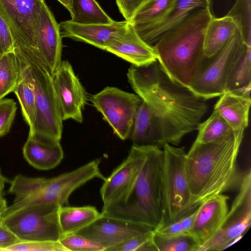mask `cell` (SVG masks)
<instances>
[{
    "label": "cell",
    "mask_w": 251,
    "mask_h": 251,
    "mask_svg": "<svg viewBox=\"0 0 251 251\" xmlns=\"http://www.w3.org/2000/svg\"><path fill=\"white\" fill-rule=\"evenodd\" d=\"M245 45L240 26L217 53L205 58L189 89L205 100L221 96L225 91L231 69Z\"/></svg>",
    "instance_id": "7"
},
{
    "label": "cell",
    "mask_w": 251,
    "mask_h": 251,
    "mask_svg": "<svg viewBox=\"0 0 251 251\" xmlns=\"http://www.w3.org/2000/svg\"><path fill=\"white\" fill-rule=\"evenodd\" d=\"M22 74V77L13 92L18 99L23 116L29 127L30 132L33 129L36 117L35 96L31 82Z\"/></svg>",
    "instance_id": "29"
},
{
    "label": "cell",
    "mask_w": 251,
    "mask_h": 251,
    "mask_svg": "<svg viewBox=\"0 0 251 251\" xmlns=\"http://www.w3.org/2000/svg\"><path fill=\"white\" fill-rule=\"evenodd\" d=\"M143 0H116L120 12L129 22Z\"/></svg>",
    "instance_id": "39"
},
{
    "label": "cell",
    "mask_w": 251,
    "mask_h": 251,
    "mask_svg": "<svg viewBox=\"0 0 251 251\" xmlns=\"http://www.w3.org/2000/svg\"><path fill=\"white\" fill-rule=\"evenodd\" d=\"M20 241L18 237L1 222L0 224V251H5L7 248Z\"/></svg>",
    "instance_id": "40"
},
{
    "label": "cell",
    "mask_w": 251,
    "mask_h": 251,
    "mask_svg": "<svg viewBox=\"0 0 251 251\" xmlns=\"http://www.w3.org/2000/svg\"><path fill=\"white\" fill-rule=\"evenodd\" d=\"M226 15L239 22L245 45L251 46V0H236Z\"/></svg>",
    "instance_id": "32"
},
{
    "label": "cell",
    "mask_w": 251,
    "mask_h": 251,
    "mask_svg": "<svg viewBox=\"0 0 251 251\" xmlns=\"http://www.w3.org/2000/svg\"><path fill=\"white\" fill-rule=\"evenodd\" d=\"M22 74L34 90L36 117L28 136L43 141H60L63 131L61 118L54 88L52 74L37 49L29 46L15 47Z\"/></svg>",
    "instance_id": "5"
},
{
    "label": "cell",
    "mask_w": 251,
    "mask_h": 251,
    "mask_svg": "<svg viewBox=\"0 0 251 251\" xmlns=\"http://www.w3.org/2000/svg\"><path fill=\"white\" fill-rule=\"evenodd\" d=\"M5 251H68L60 241H27L19 242Z\"/></svg>",
    "instance_id": "36"
},
{
    "label": "cell",
    "mask_w": 251,
    "mask_h": 251,
    "mask_svg": "<svg viewBox=\"0 0 251 251\" xmlns=\"http://www.w3.org/2000/svg\"><path fill=\"white\" fill-rule=\"evenodd\" d=\"M248 87H251V46L245 45L231 69L225 91Z\"/></svg>",
    "instance_id": "28"
},
{
    "label": "cell",
    "mask_w": 251,
    "mask_h": 251,
    "mask_svg": "<svg viewBox=\"0 0 251 251\" xmlns=\"http://www.w3.org/2000/svg\"><path fill=\"white\" fill-rule=\"evenodd\" d=\"M90 101L121 139L129 138L137 110L142 101L137 94L107 86L93 95Z\"/></svg>",
    "instance_id": "9"
},
{
    "label": "cell",
    "mask_w": 251,
    "mask_h": 251,
    "mask_svg": "<svg viewBox=\"0 0 251 251\" xmlns=\"http://www.w3.org/2000/svg\"><path fill=\"white\" fill-rule=\"evenodd\" d=\"M73 15L70 20L80 24H110L113 20L95 0H72Z\"/></svg>",
    "instance_id": "27"
},
{
    "label": "cell",
    "mask_w": 251,
    "mask_h": 251,
    "mask_svg": "<svg viewBox=\"0 0 251 251\" xmlns=\"http://www.w3.org/2000/svg\"><path fill=\"white\" fill-rule=\"evenodd\" d=\"M154 229L146 225L102 214L76 233L101 245L104 251L131 237Z\"/></svg>",
    "instance_id": "12"
},
{
    "label": "cell",
    "mask_w": 251,
    "mask_h": 251,
    "mask_svg": "<svg viewBox=\"0 0 251 251\" xmlns=\"http://www.w3.org/2000/svg\"><path fill=\"white\" fill-rule=\"evenodd\" d=\"M163 148V214L161 226L189 215L199 206L195 207L191 202L185 171V148L166 144Z\"/></svg>",
    "instance_id": "6"
},
{
    "label": "cell",
    "mask_w": 251,
    "mask_h": 251,
    "mask_svg": "<svg viewBox=\"0 0 251 251\" xmlns=\"http://www.w3.org/2000/svg\"><path fill=\"white\" fill-rule=\"evenodd\" d=\"M14 42L10 29L0 16V57L4 54L13 51Z\"/></svg>",
    "instance_id": "38"
},
{
    "label": "cell",
    "mask_w": 251,
    "mask_h": 251,
    "mask_svg": "<svg viewBox=\"0 0 251 251\" xmlns=\"http://www.w3.org/2000/svg\"><path fill=\"white\" fill-rule=\"evenodd\" d=\"M44 0H0V16L8 25L14 48H37L36 26Z\"/></svg>",
    "instance_id": "10"
},
{
    "label": "cell",
    "mask_w": 251,
    "mask_h": 251,
    "mask_svg": "<svg viewBox=\"0 0 251 251\" xmlns=\"http://www.w3.org/2000/svg\"><path fill=\"white\" fill-rule=\"evenodd\" d=\"M17 109L14 100L3 98L0 100V137L10 130Z\"/></svg>",
    "instance_id": "37"
},
{
    "label": "cell",
    "mask_w": 251,
    "mask_h": 251,
    "mask_svg": "<svg viewBox=\"0 0 251 251\" xmlns=\"http://www.w3.org/2000/svg\"><path fill=\"white\" fill-rule=\"evenodd\" d=\"M127 77L153 117L160 147L177 146L186 135L197 130L208 109L206 100L172 80L157 60L143 66L131 65Z\"/></svg>",
    "instance_id": "1"
},
{
    "label": "cell",
    "mask_w": 251,
    "mask_h": 251,
    "mask_svg": "<svg viewBox=\"0 0 251 251\" xmlns=\"http://www.w3.org/2000/svg\"><path fill=\"white\" fill-rule=\"evenodd\" d=\"M154 230L148 231L126 240L109 251H155L152 238Z\"/></svg>",
    "instance_id": "33"
},
{
    "label": "cell",
    "mask_w": 251,
    "mask_h": 251,
    "mask_svg": "<svg viewBox=\"0 0 251 251\" xmlns=\"http://www.w3.org/2000/svg\"><path fill=\"white\" fill-rule=\"evenodd\" d=\"M61 3L70 12L71 17L73 15L72 0H57Z\"/></svg>",
    "instance_id": "41"
},
{
    "label": "cell",
    "mask_w": 251,
    "mask_h": 251,
    "mask_svg": "<svg viewBox=\"0 0 251 251\" xmlns=\"http://www.w3.org/2000/svg\"><path fill=\"white\" fill-rule=\"evenodd\" d=\"M60 207L52 203L26 206L2 218V224L20 241H59L62 237L58 221Z\"/></svg>",
    "instance_id": "8"
},
{
    "label": "cell",
    "mask_w": 251,
    "mask_h": 251,
    "mask_svg": "<svg viewBox=\"0 0 251 251\" xmlns=\"http://www.w3.org/2000/svg\"><path fill=\"white\" fill-rule=\"evenodd\" d=\"M128 24L126 20L106 24H80L68 20L61 22L59 26L62 38L83 42L105 50L114 38L126 30Z\"/></svg>",
    "instance_id": "16"
},
{
    "label": "cell",
    "mask_w": 251,
    "mask_h": 251,
    "mask_svg": "<svg viewBox=\"0 0 251 251\" xmlns=\"http://www.w3.org/2000/svg\"><path fill=\"white\" fill-rule=\"evenodd\" d=\"M59 241L68 251H104L101 245L76 233L63 236Z\"/></svg>",
    "instance_id": "35"
},
{
    "label": "cell",
    "mask_w": 251,
    "mask_h": 251,
    "mask_svg": "<svg viewBox=\"0 0 251 251\" xmlns=\"http://www.w3.org/2000/svg\"><path fill=\"white\" fill-rule=\"evenodd\" d=\"M209 7H211V0H176L167 15L160 22L146 26L132 25L139 36L153 46L163 34L193 13Z\"/></svg>",
    "instance_id": "18"
},
{
    "label": "cell",
    "mask_w": 251,
    "mask_h": 251,
    "mask_svg": "<svg viewBox=\"0 0 251 251\" xmlns=\"http://www.w3.org/2000/svg\"><path fill=\"white\" fill-rule=\"evenodd\" d=\"M163 151L146 145L143 162L126 194L117 201L103 205L101 213L156 229L163 214Z\"/></svg>",
    "instance_id": "4"
},
{
    "label": "cell",
    "mask_w": 251,
    "mask_h": 251,
    "mask_svg": "<svg viewBox=\"0 0 251 251\" xmlns=\"http://www.w3.org/2000/svg\"><path fill=\"white\" fill-rule=\"evenodd\" d=\"M2 218H1V217H0V224L1 223V222H2Z\"/></svg>",
    "instance_id": "44"
},
{
    "label": "cell",
    "mask_w": 251,
    "mask_h": 251,
    "mask_svg": "<svg viewBox=\"0 0 251 251\" xmlns=\"http://www.w3.org/2000/svg\"><path fill=\"white\" fill-rule=\"evenodd\" d=\"M251 89L225 91L215 105L214 110L226 120L234 133L244 134L248 126Z\"/></svg>",
    "instance_id": "20"
},
{
    "label": "cell",
    "mask_w": 251,
    "mask_h": 251,
    "mask_svg": "<svg viewBox=\"0 0 251 251\" xmlns=\"http://www.w3.org/2000/svg\"><path fill=\"white\" fill-rule=\"evenodd\" d=\"M199 206L193 212L176 221L154 230V233L162 236L190 234V230L198 212Z\"/></svg>",
    "instance_id": "34"
},
{
    "label": "cell",
    "mask_w": 251,
    "mask_h": 251,
    "mask_svg": "<svg viewBox=\"0 0 251 251\" xmlns=\"http://www.w3.org/2000/svg\"><path fill=\"white\" fill-rule=\"evenodd\" d=\"M146 145H132L127 157L103 180L100 194L103 205L122 197L133 183L143 162Z\"/></svg>",
    "instance_id": "13"
},
{
    "label": "cell",
    "mask_w": 251,
    "mask_h": 251,
    "mask_svg": "<svg viewBox=\"0 0 251 251\" xmlns=\"http://www.w3.org/2000/svg\"><path fill=\"white\" fill-rule=\"evenodd\" d=\"M100 215L101 213L92 206L60 207L58 221L62 237L76 233Z\"/></svg>",
    "instance_id": "23"
},
{
    "label": "cell",
    "mask_w": 251,
    "mask_h": 251,
    "mask_svg": "<svg viewBox=\"0 0 251 251\" xmlns=\"http://www.w3.org/2000/svg\"><path fill=\"white\" fill-rule=\"evenodd\" d=\"M176 0H143L129 22L133 25L157 23L167 15Z\"/></svg>",
    "instance_id": "25"
},
{
    "label": "cell",
    "mask_w": 251,
    "mask_h": 251,
    "mask_svg": "<svg viewBox=\"0 0 251 251\" xmlns=\"http://www.w3.org/2000/svg\"><path fill=\"white\" fill-rule=\"evenodd\" d=\"M243 137L231 130L207 143L194 142L186 154L185 171L194 206L239 185L242 176L236 164Z\"/></svg>",
    "instance_id": "2"
},
{
    "label": "cell",
    "mask_w": 251,
    "mask_h": 251,
    "mask_svg": "<svg viewBox=\"0 0 251 251\" xmlns=\"http://www.w3.org/2000/svg\"><path fill=\"white\" fill-rule=\"evenodd\" d=\"M26 161L39 170L54 168L61 162L64 152L60 141L39 140L28 136L23 148Z\"/></svg>",
    "instance_id": "21"
},
{
    "label": "cell",
    "mask_w": 251,
    "mask_h": 251,
    "mask_svg": "<svg viewBox=\"0 0 251 251\" xmlns=\"http://www.w3.org/2000/svg\"><path fill=\"white\" fill-rule=\"evenodd\" d=\"M105 50L137 67L157 60L153 47L145 42L129 22L126 30L114 38Z\"/></svg>",
    "instance_id": "19"
},
{
    "label": "cell",
    "mask_w": 251,
    "mask_h": 251,
    "mask_svg": "<svg viewBox=\"0 0 251 251\" xmlns=\"http://www.w3.org/2000/svg\"><path fill=\"white\" fill-rule=\"evenodd\" d=\"M155 251H198L200 245L190 234L162 236L153 233Z\"/></svg>",
    "instance_id": "31"
},
{
    "label": "cell",
    "mask_w": 251,
    "mask_h": 251,
    "mask_svg": "<svg viewBox=\"0 0 251 251\" xmlns=\"http://www.w3.org/2000/svg\"><path fill=\"white\" fill-rule=\"evenodd\" d=\"M7 207L6 200L3 196L0 197V217H1L3 213L6 211Z\"/></svg>",
    "instance_id": "43"
},
{
    "label": "cell",
    "mask_w": 251,
    "mask_h": 251,
    "mask_svg": "<svg viewBox=\"0 0 251 251\" xmlns=\"http://www.w3.org/2000/svg\"><path fill=\"white\" fill-rule=\"evenodd\" d=\"M228 196L221 194L199 205L190 234L200 247L222 227L228 211Z\"/></svg>",
    "instance_id": "17"
},
{
    "label": "cell",
    "mask_w": 251,
    "mask_h": 251,
    "mask_svg": "<svg viewBox=\"0 0 251 251\" xmlns=\"http://www.w3.org/2000/svg\"><path fill=\"white\" fill-rule=\"evenodd\" d=\"M52 77L62 120L72 119L82 123L87 94L70 63L62 61Z\"/></svg>",
    "instance_id": "11"
},
{
    "label": "cell",
    "mask_w": 251,
    "mask_h": 251,
    "mask_svg": "<svg viewBox=\"0 0 251 251\" xmlns=\"http://www.w3.org/2000/svg\"><path fill=\"white\" fill-rule=\"evenodd\" d=\"M249 169L242 176L239 191L228 211L222 227L218 230L226 243L241 236L251 224V174Z\"/></svg>",
    "instance_id": "14"
},
{
    "label": "cell",
    "mask_w": 251,
    "mask_h": 251,
    "mask_svg": "<svg viewBox=\"0 0 251 251\" xmlns=\"http://www.w3.org/2000/svg\"><path fill=\"white\" fill-rule=\"evenodd\" d=\"M129 138L133 145H155L160 147L158 134L153 117L143 101L137 110Z\"/></svg>",
    "instance_id": "24"
},
{
    "label": "cell",
    "mask_w": 251,
    "mask_h": 251,
    "mask_svg": "<svg viewBox=\"0 0 251 251\" xmlns=\"http://www.w3.org/2000/svg\"><path fill=\"white\" fill-rule=\"evenodd\" d=\"M198 134L195 141L201 143L212 142L232 130L226 120L216 111L198 126Z\"/></svg>",
    "instance_id": "30"
},
{
    "label": "cell",
    "mask_w": 251,
    "mask_h": 251,
    "mask_svg": "<svg viewBox=\"0 0 251 251\" xmlns=\"http://www.w3.org/2000/svg\"><path fill=\"white\" fill-rule=\"evenodd\" d=\"M22 77L20 64L14 50L0 57V100L13 91Z\"/></svg>",
    "instance_id": "26"
},
{
    "label": "cell",
    "mask_w": 251,
    "mask_h": 251,
    "mask_svg": "<svg viewBox=\"0 0 251 251\" xmlns=\"http://www.w3.org/2000/svg\"><path fill=\"white\" fill-rule=\"evenodd\" d=\"M62 38L59 24L44 1L36 26L37 49L51 74L62 62Z\"/></svg>",
    "instance_id": "15"
},
{
    "label": "cell",
    "mask_w": 251,
    "mask_h": 251,
    "mask_svg": "<svg viewBox=\"0 0 251 251\" xmlns=\"http://www.w3.org/2000/svg\"><path fill=\"white\" fill-rule=\"evenodd\" d=\"M240 26L233 18L226 15L214 17L209 22L204 34V52L209 58L217 53L234 34Z\"/></svg>",
    "instance_id": "22"
},
{
    "label": "cell",
    "mask_w": 251,
    "mask_h": 251,
    "mask_svg": "<svg viewBox=\"0 0 251 251\" xmlns=\"http://www.w3.org/2000/svg\"><path fill=\"white\" fill-rule=\"evenodd\" d=\"M9 182V180L2 175L0 168V197L3 196L5 184Z\"/></svg>",
    "instance_id": "42"
},
{
    "label": "cell",
    "mask_w": 251,
    "mask_h": 251,
    "mask_svg": "<svg viewBox=\"0 0 251 251\" xmlns=\"http://www.w3.org/2000/svg\"><path fill=\"white\" fill-rule=\"evenodd\" d=\"M211 7L200 9L163 34L153 46L169 77L189 88L205 58L204 38L214 17Z\"/></svg>",
    "instance_id": "3"
}]
</instances>
